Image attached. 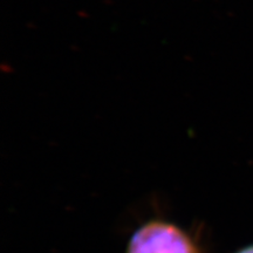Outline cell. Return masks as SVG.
<instances>
[{"mask_svg": "<svg viewBox=\"0 0 253 253\" xmlns=\"http://www.w3.org/2000/svg\"><path fill=\"white\" fill-rule=\"evenodd\" d=\"M126 253H203L191 233L164 219H151L132 233Z\"/></svg>", "mask_w": 253, "mask_h": 253, "instance_id": "6da1fadb", "label": "cell"}, {"mask_svg": "<svg viewBox=\"0 0 253 253\" xmlns=\"http://www.w3.org/2000/svg\"><path fill=\"white\" fill-rule=\"evenodd\" d=\"M235 253H253V244H250L248 246H245V248L238 250V251L235 252Z\"/></svg>", "mask_w": 253, "mask_h": 253, "instance_id": "7a4b0ae2", "label": "cell"}]
</instances>
